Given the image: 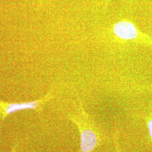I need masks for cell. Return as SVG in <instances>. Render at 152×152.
Listing matches in <instances>:
<instances>
[{"label": "cell", "mask_w": 152, "mask_h": 152, "mask_svg": "<svg viewBox=\"0 0 152 152\" xmlns=\"http://www.w3.org/2000/svg\"><path fill=\"white\" fill-rule=\"evenodd\" d=\"M69 119L76 125L80 132V152H92L104 141L105 136L82 107L80 114L71 115Z\"/></svg>", "instance_id": "6da1fadb"}, {"label": "cell", "mask_w": 152, "mask_h": 152, "mask_svg": "<svg viewBox=\"0 0 152 152\" xmlns=\"http://www.w3.org/2000/svg\"><path fill=\"white\" fill-rule=\"evenodd\" d=\"M53 98L51 92L43 98L31 102L22 103H8L0 100V121L4 122L10 114L25 109H33L37 112H42L46 102Z\"/></svg>", "instance_id": "7a4b0ae2"}, {"label": "cell", "mask_w": 152, "mask_h": 152, "mask_svg": "<svg viewBox=\"0 0 152 152\" xmlns=\"http://www.w3.org/2000/svg\"><path fill=\"white\" fill-rule=\"evenodd\" d=\"M113 32L116 37L124 40L131 41L141 38L140 33L136 26L129 21L116 23L113 27Z\"/></svg>", "instance_id": "3957f363"}, {"label": "cell", "mask_w": 152, "mask_h": 152, "mask_svg": "<svg viewBox=\"0 0 152 152\" xmlns=\"http://www.w3.org/2000/svg\"><path fill=\"white\" fill-rule=\"evenodd\" d=\"M113 141H114V147L116 152H121L120 150V146H119V142H118V133L115 132L114 134V136L113 137Z\"/></svg>", "instance_id": "277c9868"}, {"label": "cell", "mask_w": 152, "mask_h": 152, "mask_svg": "<svg viewBox=\"0 0 152 152\" xmlns=\"http://www.w3.org/2000/svg\"><path fill=\"white\" fill-rule=\"evenodd\" d=\"M147 127L150 138L152 140V118H148L147 121Z\"/></svg>", "instance_id": "5b68a950"}, {"label": "cell", "mask_w": 152, "mask_h": 152, "mask_svg": "<svg viewBox=\"0 0 152 152\" xmlns=\"http://www.w3.org/2000/svg\"><path fill=\"white\" fill-rule=\"evenodd\" d=\"M17 147H18V144H15L12 147V148L11 152H16Z\"/></svg>", "instance_id": "8992f818"}]
</instances>
